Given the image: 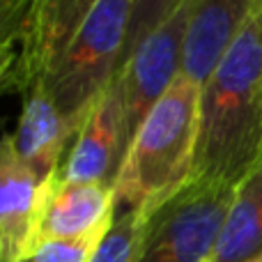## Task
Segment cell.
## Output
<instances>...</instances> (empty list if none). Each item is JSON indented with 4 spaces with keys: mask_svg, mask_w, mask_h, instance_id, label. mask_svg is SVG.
I'll return each instance as SVG.
<instances>
[{
    "mask_svg": "<svg viewBox=\"0 0 262 262\" xmlns=\"http://www.w3.org/2000/svg\"><path fill=\"white\" fill-rule=\"evenodd\" d=\"M184 3L186 0H136L120 69H122V64L131 58V53H134V51L138 49V46L143 44V41L147 39L159 26H161V23H166Z\"/></svg>",
    "mask_w": 262,
    "mask_h": 262,
    "instance_id": "5bb4252c",
    "label": "cell"
},
{
    "mask_svg": "<svg viewBox=\"0 0 262 262\" xmlns=\"http://www.w3.org/2000/svg\"><path fill=\"white\" fill-rule=\"evenodd\" d=\"M253 262H262V258H258V260H253Z\"/></svg>",
    "mask_w": 262,
    "mask_h": 262,
    "instance_id": "d6986e66",
    "label": "cell"
},
{
    "mask_svg": "<svg viewBox=\"0 0 262 262\" xmlns=\"http://www.w3.org/2000/svg\"><path fill=\"white\" fill-rule=\"evenodd\" d=\"M51 182L18 159L12 136L0 138V262H26L35 251Z\"/></svg>",
    "mask_w": 262,
    "mask_h": 262,
    "instance_id": "8992f818",
    "label": "cell"
},
{
    "mask_svg": "<svg viewBox=\"0 0 262 262\" xmlns=\"http://www.w3.org/2000/svg\"><path fill=\"white\" fill-rule=\"evenodd\" d=\"M258 258H262V161L237 184L209 262H253Z\"/></svg>",
    "mask_w": 262,
    "mask_h": 262,
    "instance_id": "7c38bea8",
    "label": "cell"
},
{
    "mask_svg": "<svg viewBox=\"0 0 262 262\" xmlns=\"http://www.w3.org/2000/svg\"><path fill=\"white\" fill-rule=\"evenodd\" d=\"M191 18V0H186L166 23L157 28L131 58L115 74L124 108V131L127 147L136 129L143 124L147 113L159 99L170 90L184 67V41Z\"/></svg>",
    "mask_w": 262,
    "mask_h": 262,
    "instance_id": "5b68a950",
    "label": "cell"
},
{
    "mask_svg": "<svg viewBox=\"0 0 262 262\" xmlns=\"http://www.w3.org/2000/svg\"><path fill=\"white\" fill-rule=\"evenodd\" d=\"M237 186L191 177L145 212L138 262H209Z\"/></svg>",
    "mask_w": 262,
    "mask_h": 262,
    "instance_id": "277c9868",
    "label": "cell"
},
{
    "mask_svg": "<svg viewBox=\"0 0 262 262\" xmlns=\"http://www.w3.org/2000/svg\"><path fill=\"white\" fill-rule=\"evenodd\" d=\"M262 161V9L200 85L193 177L237 186Z\"/></svg>",
    "mask_w": 262,
    "mask_h": 262,
    "instance_id": "6da1fadb",
    "label": "cell"
},
{
    "mask_svg": "<svg viewBox=\"0 0 262 262\" xmlns=\"http://www.w3.org/2000/svg\"><path fill=\"white\" fill-rule=\"evenodd\" d=\"M115 219L113 186L81 184L55 177L46 191L37 244L108 230Z\"/></svg>",
    "mask_w": 262,
    "mask_h": 262,
    "instance_id": "8fae6325",
    "label": "cell"
},
{
    "mask_svg": "<svg viewBox=\"0 0 262 262\" xmlns=\"http://www.w3.org/2000/svg\"><path fill=\"white\" fill-rule=\"evenodd\" d=\"M124 152H127L124 108L118 85L111 81L106 92L88 113L58 177L81 184L113 186Z\"/></svg>",
    "mask_w": 262,
    "mask_h": 262,
    "instance_id": "52a82bcc",
    "label": "cell"
},
{
    "mask_svg": "<svg viewBox=\"0 0 262 262\" xmlns=\"http://www.w3.org/2000/svg\"><path fill=\"white\" fill-rule=\"evenodd\" d=\"M255 9L258 0H191L182 74L203 85Z\"/></svg>",
    "mask_w": 262,
    "mask_h": 262,
    "instance_id": "30bf717a",
    "label": "cell"
},
{
    "mask_svg": "<svg viewBox=\"0 0 262 262\" xmlns=\"http://www.w3.org/2000/svg\"><path fill=\"white\" fill-rule=\"evenodd\" d=\"M95 5L97 0H35L7 88L23 95L41 81Z\"/></svg>",
    "mask_w": 262,
    "mask_h": 262,
    "instance_id": "ba28073f",
    "label": "cell"
},
{
    "mask_svg": "<svg viewBox=\"0 0 262 262\" xmlns=\"http://www.w3.org/2000/svg\"><path fill=\"white\" fill-rule=\"evenodd\" d=\"M145 212L129 209L115 214L113 226L101 239L97 253L90 262H138L140 260V242H143Z\"/></svg>",
    "mask_w": 262,
    "mask_h": 262,
    "instance_id": "4fadbf2b",
    "label": "cell"
},
{
    "mask_svg": "<svg viewBox=\"0 0 262 262\" xmlns=\"http://www.w3.org/2000/svg\"><path fill=\"white\" fill-rule=\"evenodd\" d=\"M16 55L18 51H14V46H0V90L7 88L14 62H16Z\"/></svg>",
    "mask_w": 262,
    "mask_h": 262,
    "instance_id": "e0dca14e",
    "label": "cell"
},
{
    "mask_svg": "<svg viewBox=\"0 0 262 262\" xmlns=\"http://www.w3.org/2000/svg\"><path fill=\"white\" fill-rule=\"evenodd\" d=\"M108 230L90 232L83 237H72V239L39 242L26 262H90Z\"/></svg>",
    "mask_w": 262,
    "mask_h": 262,
    "instance_id": "9a60e30c",
    "label": "cell"
},
{
    "mask_svg": "<svg viewBox=\"0 0 262 262\" xmlns=\"http://www.w3.org/2000/svg\"><path fill=\"white\" fill-rule=\"evenodd\" d=\"M12 140L18 159L44 182L60 175L64 154L76 140V131L60 113L41 81L23 92V113Z\"/></svg>",
    "mask_w": 262,
    "mask_h": 262,
    "instance_id": "9c48e42d",
    "label": "cell"
},
{
    "mask_svg": "<svg viewBox=\"0 0 262 262\" xmlns=\"http://www.w3.org/2000/svg\"><path fill=\"white\" fill-rule=\"evenodd\" d=\"M198 118L200 85L180 74L136 129L124 152L113 184L115 214L149 212L193 177Z\"/></svg>",
    "mask_w": 262,
    "mask_h": 262,
    "instance_id": "7a4b0ae2",
    "label": "cell"
},
{
    "mask_svg": "<svg viewBox=\"0 0 262 262\" xmlns=\"http://www.w3.org/2000/svg\"><path fill=\"white\" fill-rule=\"evenodd\" d=\"M134 5L136 0H97L72 41L41 78L76 136L120 69Z\"/></svg>",
    "mask_w": 262,
    "mask_h": 262,
    "instance_id": "3957f363",
    "label": "cell"
},
{
    "mask_svg": "<svg viewBox=\"0 0 262 262\" xmlns=\"http://www.w3.org/2000/svg\"><path fill=\"white\" fill-rule=\"evenodd\" d=\"M35 0H0V46L21 41Z\"/></svg>",
    "mask_w": 262,
    "mask_h": 262,
    "instance_id": "2e32d148",
    "label": "cell"
},
{
    "mask_svg": "<svg viewBox=\"0 0 262 262\" xmlns=\"http://www.w3.org/2000/svg\"><path fill=\"white\" fill-rule=\"evenodd\" d=\"M258 9H262V0H258Z\"/></svg>",
    "mask_w": 262,
    "mask_h": 262,
    "instance_id": "ac0fdd59",
    "label": "cell"
}]
</instances>
